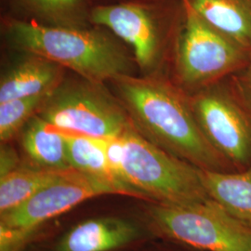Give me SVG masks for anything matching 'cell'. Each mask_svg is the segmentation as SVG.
I'll return each mask as SVG.
<instances>
[{
	"mask_svg": "<svg viewBox=\"0 0 251 251\" xmlns=\"http://www.w3.org/2000/svg\"><path fill=\"white\" fill-rule=\"evenodd\" d=\"M110 84L133 127L146 140L199 169L231 171L203 134L188 93L177 84L155 74L119 75Z\"/></svg>",
	"mask_w": 251,
	"mask_h": 251,
	"instance_id": "obj_1",
	"label": "cell"
},
{
	"mask_svg": "<svg viewBox=\"0 0 251 251\" xmlns=\"http://www.w3.org/2000/svg\"><path fill=\"white\" fill-rule=\"evenodd\" d=\"M5 36L19 51L43 56L93 82L106 83L134 71L135 58L118 37L100 26L69 28L11 20Z\"/></svg>",
	"mask_w": 251,
	"mask_h": 251,
	"instance_id": "obj_2",
	"label": "cell"
},
{
	"mask_svg": "<svg viewBox=\"0 0 251 251\" xmlns=\"http://www.w3.org/2000/svg\"><path fill=\"white\" fill-rule=\"evenodd\" d=\"M121 141V177L144 199L163 205H186L209 198L197 166L152 144L133 126Z\"/></svg>",
	"mask_w": 251,
	"mask_h": 251,
	"instance_id": "obj_3",
	"label": "cell"
},
{
	"mask_svg": "<svg viewBox=\"0 0 251 251\" xmlns=\"http://www.w3.org/2000/svg\"><path fill=\"white\" fill-rule=\"evenodd\" d=\"M175 47L177 85L188 94L238 73L250 51L208 25L184 0Z\"/></svg>",
	"mask_w": 251,
	"mask_h": 251,
	"instance_id": "obj_4",
	"label": "cell"
},
{
	"mask_svg": "<svg viewBox=\"0 0 251 251\" xmlns=\"http://www.w3.org/2000/svg\"><path fill=\"white\" fill-rule=\"evenodd\" d=\"M63 133L112 139L132 123L125 107L105 83L65 78L38 114Z\"/></svg>",
	"mask_w": 251,
	"mask_h": 251,
	"instance_id": "obj_5",
	"label": "cell"
},
{
	"mask_svg": "<svg viewBox=\"0 0 251 251\" xmlns=\"http://www.w3.org/2000/svg\"><path fill=\"white\" fill-rule=\"evenodd\" d=\"M148 216L162 234L207 251H251V228L213 199L186 204H153Z\"/></svg>",
	"mask_w": 251,
	"mask_h": 251,
	"instance_id": "obj_6",
	"label": "cell"
},
{
	"mask_svg": "<svg viewBox=\"0 0 251 251\" xmlns=\"http://www.w3.org/2000/svg\"><path fill=\"white\" fill-rule=\"evenodd\" d=\"M208 143L236 171L251 166V110L234 87L223 81L189 94Z\"/></svg>",
	"mask_w": 251,
	"mask_h": 251,
	"instance_id": "obj_7",
	"label": "cell"
},
{
	"mask_svg": "<svg viewBox=\"0 0 251 251\" xmlns=\"http://www.w3.org/2000/svg\"><path fill=\"white\" fill-rule=\"evenodd\" d=\"M125 192L114 183L69 168L22 205L1 214L0 233L22 245L36 228L85 200Z\"/></svg>",
	"mask_w": 251,
	"mask_h": 251,
	"instance_id": "obj_8",
	"label": "cell"
},
{
	"mask_svg": "<svg viewBox=\"0 0 251 251\" xmlns=\"http://www.w3.org/2000/svg\"><path fill=\"white\" fill-rule=\"evenodd\" d=\"M90 22L130 46L144 75L154 74L161 61L164 36L152 9L132 2L101 5L91 9Z\"/></svg>",
	"mask_w": 251,
	"mask_h": 251,
	"instance_id": "obj_9",
	"label": "cell"
},
{
	"mask_svg": "<svg viewBox=\"0 0 251 251\" xmlns=\"http://www.w3.org/2000/svg\"><path fill=\"white\" fill-rule=\"evenodd\" d=\"M9 66L0 80V103L10 100L52 93L65 79V68L31 52Z\"/></svg>",
	"mask_w": 251,
	"mask_h": 251,
	"instance_id": "obj_10",
	"label": "cell"
},
{
	"mask_svg": "<svg viewBox=\"0 0 251 251\" xmlns=\"http://www.w3.org/2000/svg\"><path fill=\"white\" fill-rule=\"evenodd\" d=\"M140 229L133 223L118 218L85 221L65 233L55 251H111L134 241Z\"/></svg>",
	"mask_w": 251,
	"mask_h": 251,
	"instance_id": "obj_11",
	"label": "cell"
},
{
	"mask_svg": "<svg viewBox=\"0 0 251 251\" xmlns=\"http://www.w3.org/2000/svg\"><path fill=\"white\" fill-rule=\"evenodd\" d=\"M200 175L209 198L251 228V166L235 171L200 169Z\"/></svg>",
	"mask_w": 251,
	"mask_h": 251,
	"instance_id": "obj_12",
	"label": "cell"
},
{
	"mask_svg": "<svg viewBox=\"0 0 251 251\" xmlns=\"http://www.w3.org/2000/svg\"><path fill=\"white\" fill-rule=\"evenodd\" d=\"M208 25L251 52V0H184Z\"/></svg>",
	"mask_w": 251,
	"mask_h": 251,
	"instance_id": "obj_13",
	"label": "cell"
},
{
	"mask_svg": "<svg viewBox=\"0 0 251 251\" xmlns=\"http://www.w3.org/2000/svg\"><path fill=\"white\" fill-rule=\"evenodd\" d=\"M20 134L24 151L36 166L54 170L72 168L64 134L43 117L36 115L31 118Z\"/></svg>",
	"mask_w": 251,
	"mask_h": 251,
	"instance_id": "obj_14",
	"label": "cell"
},
{
	"mask_svg": "<svg viewBox=\"0 0 251 251\" xmlns=\"http://www.w3.org/2000/svg\"><path fill=\"white\" fill-rule=\"evenodd\" d=\"M63 134L68 161L73 169L108 180L122 189L128 197L143 198L133 189L123 183L112 171L105 151L106 139L74 133Z\"/></svg>",
	"mask_w": 251,
	"mask_h": 251,
	"instance_id": "obj_15",
	"label": "cell"
},
{
	"mask_svg": "<svg viewBox=\"0 0 251 251\" xmlns=\"http://www.w3.org/2000/svg\"><path fill=\"white\" fill-rule=\"evenodd\" d=\"M64 170L21 165L14 171L0 177L1 214L22 205L36 192L59 178Z\"/></svg>",
	"mask_w": 251,
	"mask_h": 251,
	"instance_id": "obj_16",
	"label": "cell"
},
{
	"mask_svg": "<svg viewBox=\"0 0 251 251\" xmlns=\"http://www.w3.org/2000/svg\"><path fill=\"white\" fill-rule=\"evenodd\" d=\"M24 6L39 20L50 26L87 28L91 9L87 0H21Z\"/></svg>",
	"mask_w": 251,
	"mask_h": 251,
	"instance_id": "obj_17",
	"label": "cell"
},
{
	"mask_svg": "<svg viewBox=\"0 0 251 251\" xmlns=\"http://www.w3.org/2000/svg\"><path fill=\"white\" fill-rule=\"evenodd\" d=\"M50 94L28 96L0 103V141L7 144L21 132L27 122L38 115Z\"/></svg>",
	"mask_w": 251,
	"mask_h": 251,
	"instance_id": "obj_18",
	"label": "cell"
},
{
	"mask_svg": "<svg viewBox=\"0 0 251 251\" xmlns=\"http://www.w3.org/2000/svg\"><path fill=\"white\" fill-rule=\"evenodd\" d=\"M237 74L234 89L251 110V52L247 64Z\"/></svg>",
	"mask_w": 251,
	"mask_h": 251,
	"instance_id": "obj_19",
	"label": "cell"
},
{
	"mask_svg": "<svg viewBox=\"0 0 251 251\" xmlns=\"http://www.w3.org/2000/svg\"><path fill=\"white\" fill-rule=\"evenodd\" d=\"M21 166L17 152L7 144H1L0 150V177L14 171Z\"/></svg>",
	"mask_w": 251,
	"mask_h": 251,
	"instance_id": "obj_20",
	"label": "cell"
}]
</instances>
